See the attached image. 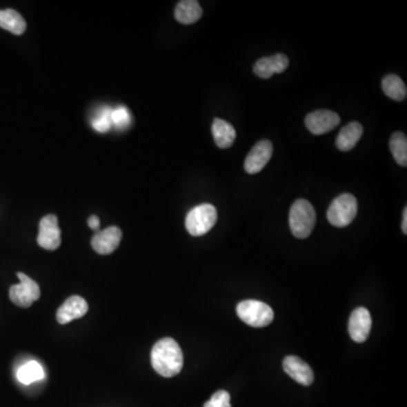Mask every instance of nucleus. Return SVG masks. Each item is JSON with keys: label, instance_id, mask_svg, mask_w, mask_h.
<instances>
[{"label": "nucleus", "instance_id": "f257e3e1", "mask_svg": "<svg viewBox=\"0 0 407 407\" xmlns=\"http://www.w3.org/2000/svg\"><path fill=\"white\" fill-rule=\"evenodd\" d=\"M150 362L153 369L164 378H171L180 373L183 366V354L175 339H162L152 348Z\"/></svg>", "mask_w": 407, "mask_h": 407}, {"label": "nucleus", "instance_id": "f03ea898", "mask_svg": "<svg viewBox=\"0 0 407 407\" xmlns=\"http://www.w3.org/2000/svg\"><path fill=\"white\" fill-rule=\"evenodd\" d=\"M290 228L295 238L306 239L311 235L316 224V212L312 204L306 199H298L290 210Z\"/></svg>", "mask_w": 407, "mask_h": 407}, {"label": "nucleus", "instance_id": "7ed1b4c3", "mask_svg": "<svg viewBox=\"0 0 407 407\" xmlns=\"http://www.w3.org/2000/svg\"><path fill=\"white\" fill-rule=\"evenodd\" d=\"M217 221V210L210 204L194 207L186 217V229L194 237H201L213 229Z\"/></svg>", "mask_w": 407, "mask_h": 407}, {"label": "nucleus", "instance_id": "20e7f679", "mask_svg": "<svg viewBox=\"0 0 407 407\" xmlns=\"http://www.w3.org/2000/svg\"><path fill=\"white\" fill-rule=\"evenodd\" d=\"M237 313L244 324L251 327H266L274 319V311L268 304L261 301H242L237 307Z\"/></svg>", "mask_w": 407, "mask_h": 407}, {"label": "nucleus", "instance_id": "39448f33", "mask_svg": "<svg viewBox=\"0 0 407 407\" xmlns=\"http://www.w3.org/2000/svg\"><path fill=\"white\" fill-rule=\"evenodd\" d=\"M357 214V201L351 194L335 198L327 210V219L332 226L344 228L351 224Z\"/></svg>", "mask_w": 407, "mask_h": 407}, {"label": "nucleus", "instance_id": "423d86ee", "mask_svg": "<svg viewBox=\"0 0 407 407\" xmlns=\"http://www.w3.org/2000/svg\"><path fill=\"white\" fill-rule=\"evenodd\" d=\"M17 277L19 284L10 286V299L17 307H31L33 302L40 299V286L24 272H17Z\"/></svg>", "mask_w": 407, "mask_h": 407}, {"label": "nucleus", "instance_id": "0eeeda50", "mask_svg": "<svg viewBox=\"0 0 407 407\" xmlns=\"http://www.w3.org/2000/svg\"><path fill=\"white\" fill-rule=\"evenodd\" d=\"M38 244L46 250H56L61 244V231L58 226V217L49 214L40 221Z\"/></svg>", "mask_w": 407, "mask_h": 407}, {"label": "nucleus", "instance_id": "6e6552de", "mask_svg": "<svg viewBox=\"0 0 407 407\" xmlns=\"http://www.w3.org/2000/svg\"><path fill=\"white\" fill-rule=\"evenodd\" d=\"M341 122L337 113L329 110H318L306 117V126L313 135H323L336 128Z\"/></svg>", "mask_w": 407, "mask_h": 407}, {"label": "nucleus", "instance_id": "1a4fd4ad", "mask_svg": "<svg viewBox=\"0 0 407 407\" xmlns=\"http://www.w3.org/2000/svg\"><path fill=\"white\" fill-rule=\"evenodd\" d=\"M373 326L371 315L366 308H357L352 312L348 321V332L352 339L357 343H364L369 337Z\"/></svg>", "mask_w": 407, "mask_h": 407}, {"label": "nucleus", "instance_id": "9d476101", "mask_svg": "<svg viewBox=\"0 0 407 407\" xmlns=\"http://www.w3.org/2000/svg\"><path fill=\"white\" fill-rule=\"evenodd\" d=\"M272 144L270 141H260L255 145L244 161V170L249 175H256L266 166L272 155Z\"/></svg>", "mask_w": 407, "mask_h": 407}, {"label": "nucleus", "instance_id": "9b49d317", "mask_svg": "<svg viewBox=\"0 0 407 407\" xmlns=\"http://www.w3.org/2000/svg\"><path fill=\"white\" fill-rule=\"evenodd\" d=\"M122 232L117 226H110L103 231L97 232V235L92 238V247L97 251V254L110 255L119 247L121 241Z\"/></svg>", "mask_w": 407, "mask_h": 407}, {"label": "nucleus", "instance_id": "f8f14e48", "mask_svg": "<svg viewBox=\"0 0 407 407\" xmlns=\"http://www.w3.org/2000/svg\"><path fill=\"white\" fill-rule=\"evenodd\" d=\"M88 311V304L85 299L79 295H72L63 302V306L57 311L56 318L58 323L66 325L72 320L79 319Z\"/></svg>", "mask_w": 407, "mask_h": 407}, {"label": "nucleus", "instance_id": "ddd939ff", "mask_svg": "<svg viewBox=\"0 0 407 407\" xmlns=\"http://www.w3.org/2000/svg\"><path fill=\"white\" fill-rule=\"evenodd\" d=\"M283 369L292 379L300 385L310 386L313 382V371L310 366L298 357H286L283 361Z\"/></svg>", "mask_w": 407, "mask_h": 407}, {"label": "nucleus", "instance_id": "4468645a", "mask_svg": "<svg viewBox=\"0 0 407 407\" xmlns=\"http://www.w3.org/2000/svg\"><path fill=\"white\" fill-rule=\"evenodd\" d=\"M288 66V58L283 54L265 57L255 63L254 72L258 77L268 79L274 74H281Z\"/></svg>", "mask_w": 407, "mask_h": 407}, {"label": "nucleus", "instance_id": "2eb2a0df", "mask_svg": "<svg viewBox=\"0 0 407 407\" xmlns=\"http://www.w3.org/2000/svg\"><path fill=\"white\" fill-rule=\"evenodd\" d=\"M212 134H213L214 141L217 148L226 150L231 148L235 143L237 132L233 126L230 125L229 122L226 120L215 118L212 125Z\"/></svg>", "mask_w": 407, "mask_h": 407}, {"label": "nucleus", "instance_id": "dca6fc26", "mask_svg": "<svg viewBox=\"0 0 407 407\" xmlns=\"http://www.w3.org/2000/svg\"><path fill=\"white\" fill-rule=\"evenodd\" d=\"M364 135V127L359 122H350L339 132L336 146L341 152H348L360 141L361 136Z\"/></svg>", "mask_w": 407, "mask_h": 407}, {"label": "nucleus", "instance_id": "f3484780", "mask_svg": "<svg viewBox=\"0 0 407 407\" xmlns=\"http://www.w3.org/2000/svg\"><path fill=\"white\" fill-rule=\"evenodd\" d=\"M201 15H203V10L196 0H182L177 5L176 10H175L177 21L186 26L197 22Z\"/></svg>", "mask_w": 407, "mask_h": 407}, {"label": "nucleus", "instance_id": "a211bd4d", "mask_svg": "<svg viewBox=\"0 0 407 407\" xmlns=\"http://www.w3.org/2000/svg\"><path fill=\"white\" fill-rule=\"evenodd\" d=\"M0 28L15 35H21L26 32V22L21 14L16 10H0Z\"/></svg>", "mask_w": 407, "mask_h": 407}, {"label": "nucleus", "instance_id": "6ab92c4d", "mask_svg": "<svg viewBox=\"0 0 407 407\" xmlns=\"http://www.w3.org/2000/svg\"><path fill=\"white\" fill-rule=\"evenodd\" d=\"M382 91L387 97L394 101H403L406 99L407 88L404 81L398 76L387 75L381 81Z\"/></svg>", "mask_w": 407, "mask_h": 407}, {"label": "nucleus", "instance_id": "aec40b11", "mask_svg": "<svg viewBox=\"0 0 407 407\" xmlns=\"http://www.w3.org/2000/svg\"><path fill=\"white\" fill-rule=\"evenodd\" d=\"M44 371L42 366L37 361H30L19 368L17 371V379L23 385H30L33 382L43 379Z\"/></svg>", "mask_w": 407, "mask_h": 407}, {"label": "nucleus", "instance_id": "412c9836", "mask_svg": "<svg viewBox=\"0 0 407 407\" xmlns=\"http://www.w3.org/2000/svg\"><path fill=\"white\" fill-rule=\"evenodd\" d=\"M389 148L395 161L401 166H407V138L403 132H395L390 137Z\"/></svg>", "mask_w": 407, "mask_h": 407}, {"label": "nucleus", "instance_id": "4be33fe9", "mask_svg": "<svg viewBox=\"0 0 407 407\" xmlns=\"http://www.w3.org/2000/svg\"><path fill=\"white\" fill-rule=\"evenodd\" d=\"M111 112L112 108L100 107L95 112V116L92 117V127L95 132L106 134L112 128V122H111Z\"/></svg>", "mask_w": 407, "mask_h": 407}, {"label": "nucleus", "instance_id": "5701e85b", "mask_svg": "<svg viewBox=\"0 0 407 407\" xmlns=\"http://www.w3.org/2000/svg\"><path fill=\"white\" fill-rule=\"evenodd\" d=\"M111 122H112V127L118 130H125L128 128L132 123V116H130L128 108L125 106H119L116 109H112Z\"/></svg>", "mask_w": 407, "mask_h": 407}, {"label": "nucleus", "instance_id": "b1692460", "mask_svg": "<svg viewBox=\"0 0 407 407\" xmlns=\"http://www.w3.org/2000/svg\"><path fill=\"white\" fill-rule=\"evenodd\" d=\"M204 407H231L229 393L219 390L210 397V401L204 404Z\"/></svg>", "mask_w": 407, "mask_h": 407}, {"label": "nucleus", "instance_id": "393cba45", "mask_svg": "<svg viewBox=\"0 0 407 407\" xmlns=\"http://www.w3.org/2000/svg\"><path fill=\"white\" fill-rule=\"evenodd\" d=\"M88 226L91 228L93 231H97L100 229V219L97 215H91L88 221Z\"/></svg>", "mask_w": 407, "mask_h": 407}, {"label": "nucleus", "instance_id": "a878e982", "mask_svg": "<svg viewBox=\"0 0 407 407\" xmlns=\"http://www.w3.org/2000/svg\"><path fill=\"white\" fill-rule=\"evenodd\" d=\"M401 230L404 235H407V207L404 208V215H403V223H401Z\"/></svg>", "mask_w": 407, "mask_h": 407}]
</instances>
